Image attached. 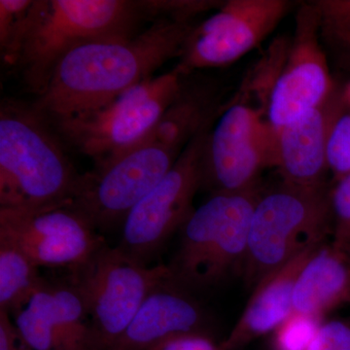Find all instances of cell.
I'll return each mask as SVG.
<instances>
[{
    "label": "cell",
    "instance_id": "8992f818",
    "mask_svg": "<svg viewBox=\"0 0 350 350\" xmlns=\"http://www.w3.org/2000/svg\"><path fill=\"white\" fill-rule=\"evenodd\" d=\"M175 69L131 88L103 107L49 122L63 144L96 165L116 158L148 137L180 90Z\"/></svg>",
    "mask_w": 350,
    "mask_h": 350
},
{
    "label": "cell",
    "instance_id": "cb8c5ba5",
    "mask_svg": "<svg viewBox=\"0 0 350 350\" xmlns=\"http://www.w3.org/2000/svg\"><path fill=\"white\" fill-rule=\"evenodd\" d=\"M326 155L328 169L336 180L350 174V110L345 105L332 124Z\"/></svg>",
    "mask_w": 350,
    "mask_h": 350
},
{
    "label": "cell",
    "instance_id": "30bf717a",
    "mask_svg": "<svg viewBox=\"0 0 350 350\" xmlns=\"http://www.w3.org/2000/svg\"><path fill=\"white\" fill-rule=\"evenodd\" d=\"M211 128L206 126L184 147L169 172L126 216L118 247L129 256L146 264L194 211L193 200L202 185Z\"/></svg>",
    "mask_w": 350,
    "mask_h": 350
},
{
    "label": "cell",
    "instance_id": "d6986e66",
    "mask_svg": "<svg viewBox=\"0 0 350 350\" xmlns=\"http://www.w3.org/2000/svg\"><path fill=\"white\" fill-rule=\"evenodd\" d=\"M38 267L15 244L0 238V310L17 314L45 282Z\"/></svg>",
    "mask_w": 350,
    "mask_h": 350
},
{
    "label": "cell",
    "instance_id": "3957f363",
    "mask_svg": "<svg viewBox=\"0 0 350 350\" xmlns=\"http://www.w3.org/2000/svg\"><path fill=\"white\" fill-rule=\"evenodd\" d=\"M145 20L150 18L142 0H38L17 64L25 84L40 96L71 51L94 41L133 36Z\"/></svg>",
    "mask_w": 350,
    "mask_h": 350
},
{
    "label": "cell",
    "instance_id": "d4e9b609",
    "mask_svg": "<svg viewBox=\"0 0 350 350\" xmlns=\"http://www.w3.org/2000/svg\"><path fill=\"white\" fill-rule=\"evenodd\" d=\"M332 213L333 243L350 244V174L337 181L329 193Z\"/></svg>",
    "mask_w": 350,
    "mask_h": 350
},
{
    "label": "cell",
    "instance_id": "7c38bea8",
    "mask_svg": "<svg viewBox=\"0 0 350 350\" xmlns=\"http://www.w3.org/2000/svg\"><path fill=\"white\" fill-rule=\"evenodd\" d=\"M337 92L320 32L317 1L301 3L282 72L269 98L267 120L273 129L320 107Z\"/></svg>",
    "mask_w": 350,
    "mask_h": 350
},
{
    "label": "cell",
    "instance_id": "e0dca14e",
    "mask_svg": "<svg viewBox=\"0 0 350 350\" xmlns=\"http://www.w3.org/2000/svg\"><path fill=\"white\" fill-rule=\"evenodd\" d=\"M345 305H350V257L333 241L322 243L295 283L294 312L322 319Z\"/></svg>",
    "mask_w": 350,
    "mask_h": 350
},
{
    "label": "cell",
    "instance_id": "8fae6325",
    "mask_svg": "<svg viewBox=\"0 0 350 350\" xmlns=\"http://www.w3.org/2000/svg\"><path fill=\"white\" fill-rule=\"evenodd\" d=\"M293 3L287 0H228L195 25L174 69L183 77L239 61L271 33Z\"/></svg>",
    "mask_w": 350,
    "mask_h": 350
},
{
    "label": "cell",
    "instance_id": "484cf974",
    "mask_svg": "<svg viewBox=\"0 0 350 350\" xmlns=\"http://www.w3.org/2000/svg\"><path fill=\"white\" fill-rule=\"evenodd\" d=\"M310 350H350V317L322 322Z\"/></svg>",
    "mask_w": 350,
    "mask_h": 350
},
{
    "label": "cell",
    "instance_id": "4316f807",
    "mask_svg": "<svg viewBox=\"0 0 350 350\" xmlns=\"http://www.w3.org/2000/svg\"><path fill=\"white\" fill-rule=\"evenodd\" d=\"M151 350H220L200 333L183 334L167 338Z\"/></svg>",
    "mask_w": 350,
    "mask_h": 350
},
{
    "label": "cell",
    "instance_id": "ba28073f",
    "mask_svg": "<svg viewBox=\"0 0 350 350\" xmlns=\"http://www.w3.org/2000/svg\"><path fill=\"white\" fill-rule=\"evenodd\" d=\"M181 151L144 140L83 174L71 204L94 229L124 221L172 169Z\"/></svg>",
    "mask_w": 350,
    "mask_h": 350
},
{
    "label": "cell",
    "instance_id": "4fadbf2b",
    "mask_svg": "<svg viewBox=\"0 0 350 350\" xmlns=\"http://www.w3.org/2000/svg\"><path fill=\"white\" fill-rule=\"evenodd\" d=\"M0 238L38 267L79 268L105 241L71 202L40 208H0Z\"/></svg>",
    "mask_w": 350,
    "mask_h": 350
},
{
    "label": "cell",
    "instance_id": "9a60e30c",
    "mask_svg": "<svg viewBox=\"0 0 350 350\" xmlns=\"http://www.w3.org/2000/svg\"><path fill=\"white\" fill-rule=\"evenodd\" d=\"M184 291L170 280L161 283L108 350H151L174 336L200 333L204 313L199 304Z\"/></svg>",
    "mask_w": 350,
    "mask_h": 350
},
{
    "label": "cell",
    "instance_id": "277c9868",
    "mask_svg": "<svg viewBox=\"0 0 350 350\" xmlns=\"http://www.w3.org/2000/svg\"><path fill=\"white\" fill-rule=\"evenodd\" d=\"M262 190L213 193L181 226L180 244L170 265V282L183 290L214 287L243 271L251 217Z\"/></svg>",
    "mask_w": 350,
    "mask_h": 350
},
{
    "label": "cell",
    "instance_id": "5b68a950",
    "mask_svg": "<svg viewBox=\"0 0 350 350\" xmlns=\"http://www.w3.org/2000/svg\"><path fill=\"white\" fill-rule=\"evenodd\" d=\"M329 193L325 186L284 181L261 192L251 217L243 269L247 287H256L303 251L326 243L332 234Z\"/></svg>",
    "mask_w": 350,
    "mask_h": 350
},
{
    "label": "cell",
    "instance_id": "44dd1931",
    "mask_svg": "<svg viewBox=\"0 0 350 350\" xmlns=\"http://www.w3.org/2000/svg\"><path fill=\"white\" fill-rule=\"evenodd\" d=\"M38 0H0V50L4 63L17 66L31 31Z\"/></svg>",
    "mask_w": 350,
    "mask_h": 350
},
{
    "label": "cell",
    "instance_id": "603a6c76",
    "mask_svg": "<svg viewBox=\"0 0 350 350\" xmlns=\"http://www.w3.org/2000/svg\"><path fill=\"white\" fill-rule=\"evenodd\" d=\"M323 319L293 312L273 331L275 350H310Z\"/></svg>",
    "mask_w": 350,
    "mask_h": 350
},
{
    "label": "cell",
    "instance_id": "7a4b0ae2",
    "mask_svg": "<svg viewBox=\"0 0 350 350\" xmlns=\"http://www.w3.org/2000/svg\"><path fill=\"white\" fill-rule=\"evenodd\" d=\"M66 145L31 105L0 107V208L33 209L71 202L82 175Z\"/></svg>",
    "mask_w": 350,
    "mask_h": 350
},
{
    "label": "cell",
    "instance_id": "9c48e42d",
    "mask_svg": "<svg viewBox=\"0 0 350 350\" xmlns=\"http://www.w3.org/2000/svg\"><path fill=\"white\" fill-rule=\"evenodd\" d=\"M219 115L206 140L202 185L213 194L256 187L262 170L275 167V129L264 112L241 101H230Z\"/></svg>",
    "mask_w": 350,
    "mask_h": 350
},
{
    "label": "cell",
    "instance_id": "2e32d148",
    "mask_svg": "<svg viewBox=\"0 0 350 350\" xmlns=\"http://www.w3.org/2000/svg\"><path fill=\"white\" fill-rule=\"evenodd\" d=\"M319 246L303 251L258 283L243 314L223 344V350L241 349L251 340L275 331L294 312L295 283Z\"/></svg>",
    "mask_w": 350,
    "mask_h": 350
},
{
    "label": "cell",
    "instance_id": "6da1fadb",
    "mask_svg": "<svg viewBox=\"0 0 350 350\" xmlns=\"http://www.w3.org/2000/svg\"><path fill=\"white\" fill-rule=\"evenodd\" d=\"M194 27L192 22L160 19L133 36L80 46L62 59L31 105L48 121L103 107L179 59Z\"/></svg>",
    "mask_w": 350,
    "mask_h": 350
},
{
    "label": "cell",
    "instance_id": "7402d4cb",
    "mask_svg": "<svg viewBox=\"0 0 350 350\" xmlns=\"http://www.w3.org/2000/svg\"><path fill=\"white\" fill-rule=\"evenodd\" d=\"M322 43L350 59V0H319Z\"/></svg>",
    "mask_w": 350,
    "mask_h": 350
},
{
    "label": "cell",
    "instance_id": "83f0119b",
    "mask_svg": "<svg viewBox=\"0 0 350 350\" xmlns=\"http://www.w3.org/2000/svg\"><path fill=\"white\" fill-rule=\"evenodd\" d=\"M0 350H32L21 337L10 314L0 310Z\"/></svg>",
    "mask_w": 350,
    "mask_h": 350
},
{
    "label": "cell",
    "instance_id": "f1b7e54d",
    "mask_svg": "<svg viewBox=\"0 0 350 350\" xmlns=\"http://www.w3.org/2000/svg\"><path fill=\"white\" fill-rule=\"evenodd\" d=\"M342 98L344 100L345 107L350 110V82L345 88L344 91L342 92Z\"/></svg>",
    "mask_w": 350,
    "mask_h": 350
},
{
    "label": "cell",
    "instance_id": "5bb4252c",
    "mask_svg": "<svg viewBox=\"0 0 350 350\" xmlns=\"http://www.w3.org/2000/svg\"><path fill=\"white\" fill-rule=\"evenodd\" d=\"M345 107L342 92L291 123L275 129V167L282 181L304 187H323L327 140L332 124Z\"/></svg>",
    "mask_w": 350,
    "mask_h": 350
},
{
    "label": "cell",
    "instance_id": "ffe728a7",
    "mask_svg": "<svg viewBox=\"0 0 350 350\" xmlns=\"http://www.w3.org/2000/svg\"><path fill=\"white\" fill-rule=\"evenodd\" d=\"M15 325L32 350H71L57 319L51 285L45 283L15 314Z\"/></svg>",
    "mask_w": 350,
    "mask_h": 350
},
{
    "label": "cell",
    "instance_id": "52a82bcc",
    "mask_svg": "<svg viewBox=\"0 0 350 350\" xmlns=\"http://www.w3.org/2000/svg\"><path fill=\"white\" fill-rule=\"evenodd\" d=\"M73 285L84 301L96 350H108L130 325L149 294L170 280L169 267H148L107 244L75 269Z\"/></svg>",
    "mask_w": 350,
    "mask_h": 350
},
{
    "label": "cell",
    "instance_id": "f546056e",
    "mask_svg": "<svg viewBox=\"0 0 350 350\" xmlns=\"http://www.w3.org/2000/svg\"><path fill=\"white\" fill-rule=\"evenodd\" d=\"M340 247L344 248V250L347 251V254H349V256L350 257V244H347V245L340 246Z\"/></svg>",
    "mask_w": 350,
    "mask_h": 350
},
{
    "label": "cell",
    "instance_id": "ac0fdd59",
    "mask_svg": "<svg viewBox=\"0 0 350 350\" xmlns=\"http://www.w3.org/2000/svg\"><path fill=\"white\" fill-rule=\"evenodd\" d=\"M220 94L215 82L183 78L180 90L162 118L144 140L182 151L220 114Z\"/></svg>",
    "mask_w": 350,
    "mask_h": 350
}]
</instances>
